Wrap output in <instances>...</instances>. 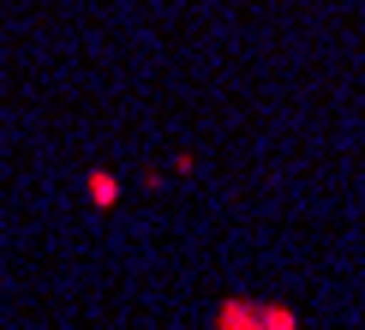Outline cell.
Segmentation results:
<instances>
[{
	"label": "cell",
	"instance_id": "obj_1",
	"mask_svg": "<svg viewBox=\"0 0 365 330\" xmlns=\"http://www.w3.org/2000/svg\"><path fill=\"white\" fill-rule=\"evenodd\" d=\"M222 330H299V319L287 306H240V300H227Z\"/></svg>",
	"mask_w": 365,
	"mask_h": 330
}]
</instances>
